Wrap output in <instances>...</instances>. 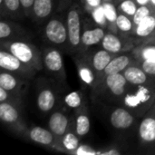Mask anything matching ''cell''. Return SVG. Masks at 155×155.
I'll list each match as a JSON object with an SVG mask.
<instances>
[{"label": "cell", "instance_id": "obj_1", "mask_svg": "<svg viewBox=\"0 0 155 155\" xmlns=\"http://www.w3.org/2000/svg\"><path fill=\"white\" fill-rule=\"evenodd\" d=\"M1 48L7 50L24 64L37 72L44 67L43 54L36 46L24 40H2Z\"/></svg>", "mask_w": 155, "mask_h": 155}, {"label": "cell", "instance_id": "obj_2", "mask_svg": "<svg viewBox=\"0 0 155 155\" xmlns=\"http://www.w3.org/2000/svg\"><path fill=\"white\" fill-rule=\"evenodd\" d=\"M124 106L134 114L143 115L155 104V86L151 84L137 85L134 91L124 96Z\"/></svg>", "mask_w": 155, "mask_h": 155}, {"label": "cell", "instance_id": "obj_3", "mask_svg": "<svg viewBox=\"0 0 155 155\" xmlns=\"http://www.w3.org/2000/svg\"><path fill=\"white\" fill-rule=\"evenodd\" d=\"M0 67L2 70L13 73L25 80L32 78L37 72L35 69L24 64L10 52L3 48L0 50Z\"/></svg>", "mask_w": 155, "mask_h": 155}, {"label": "cell", "instance_id": "obj_4", "mask_svg": "<svg viewBox=\"0 0 155 155\" xmlns=\"http://www.w3.org/2000/svg\"><path fill=\"white\" fill-rule=\"evenodd\" d=\"M66 27L68 32V45L72 49H78L82 45L81 15L76 6H73L66 15Z\"/></svg>", "mask_w": 155, "mask_h": 155}, {"label": "cell", "instance_id": "obj_5", "mask_svg": "<svg viewBox=\"0 0 155 155\" xmlns=\"http://www.w3.org/2000/svg\"><path fill=\"white\" fill-rule=\"evenodd\" d=\"M46 39L54 45H64L68 43V32L64 22L58 17L48 21L45 28Z\"/></svg>", "mask_w": 155, "mask_h": 155}, {"label": "cell", "instance_id": "obj_6", "mask_svg": "<svg viewBox=\"0 0 155 155\" xmlns=\"http://www.w3.org/2000/svg\"><path fill=\"white\" fill-rule=\"evenodd\" d=\"M43 63L45 68L57 79L64 80L65 71L62 54L56 48H47L43 54Z\"/></svg>", "mask_w": 155, "mask_h": 155}, {"label": "cell", "instance_id": "obj_7", "mask_svg": "<svg viewBox=\"0 0 155 155\" xmlns=\"http://www.w3.org/2000/svg\"><path fill=\"white\" fill-rule=\"evenodd\" d=\"M0 120L4 124L17 130H21L25 126L20 117L18 105L9 102L0 103Z\"/></svg>", "mask_w": 155, "mask_h": 155}, {"label": "cell", "instance_id": "obj_8", "mask_svg": "<svg viewBox=\"0 0 155 155\" xmlns=\"http://www.w3.org/2000/svg\"><path fill=\"white\" fill-rule=\"evenodd\" d=\"M134 115L126 107H118L114 109L110 115L112 126L117 130H126L132 127L134 123Z\"/></svg>", "mask_w": 155, "mask_h": 155}, {"label": "cell", "instance_id": "obj_9", "mask_svg": "<svg viewBox=\"0 0 155 155\" xmlns=\"http://www.w3.org/2000/svg\"><path fill=\"white\" fill-rule=\"evenodd\" d=\"M123 74L125 76L128 84L132 86H137L143 84L154 85L153 84L151 83V80H154L155 78L147 74L145 71L138 64H132L123 72Z\"/></svg>", "mask_w": 155, "mask_h": 155}, {"label": "cell", "instance_id": "obj_10", "mask_svg": "<svg viewBox=\"0 0 155 155\" xmlns=\"http://www.w3.org/2000/svg\"><path fill=\"white\" fill-rule=\"evenodd\" d=\"M25 79H23L5 70H2L0 74V87L16 96L22 94L24 90L23 85L25 83Z\"/></svg>", "mask_w": 155, "mask_h": 155}, {"label": "cell", "instance_id": "obj_11", "mask_svg": "<svg viewBox=\"0 0 155 155\" xmlns=\"http://www.w3.org/2000/svg\"><path fill=\"white\" fill-rule=\"evenodd\" d=\"M139 137L144 143H155V113H152V108L139 124Z\"/></svg>", "mask_w": 155, "mask_h": 155}, {"label": "cell", "instance_id": "obj_12", "mask_svg": "<svg viewBox=\"0 0 155 155\" xmlns=\"http://www.w3.org/2000/svg\"><path fill=\"white\" fill-rule=\"evenodd\" d=\"M104 82L110 93L117 97L124 95L128 85H130L123 73L107 75L104 77Z\"/></svg>", "mask_w": 155, "mask_h": 155}, {"label": "cell", "instance_id": "obj_13", "mask_svg": "<svg viewBox=\"0 0 155 155\" xmlns=\"http://www.w3.org/2000/svg\"><path fill=\"white\" fill-rule=\"evenodd\" d=\"M48 128L55 137L61 138L69 128V118L62 112H54L48 120Z\"/></svg>", "mask_w": 155, "mask_h": 155}, {"label": "cell", "instance_id": "obj_14", "mask_svg": "<svg viewBox=\"0 0 155 155\" xmlns=\"http://www.w3.org/2000/svg\"><path fill=\"white\" fill-rule=\"evenodd\" d=\"M133 60H135L132 54H116L113 57L111 62L108 64V65L104 70L103 74H104V77L113 74H118L123 73L129 65H131L134 62Z\"/></svg>", "mask_w": 155, "mask_h": 155}, {"label": "cell", "instance_id": "obj_15", "mask_svg": "<svg viewBox=\"0 0 155 155\" xmlns=\"http://www.w3.org/2000/svg\"><path fill=\"white\" fill-rule=\"evenodd\" d=\"M102 48L105 49L106 51L112 53V54H119L123 51H125L129 48H131L130 45L124 43L118 35L113 34V33H107L105 34L104 39L101 42Z\"/></svg>", "mask_w": 155, "mask_h": 155}, {"label": "cell", "instance_id": "obj_16", "mask_svg": "<svg viewBox=\"0 0 155 155\" xmlns=\"http://www.w3.org/2000/svg\"><path fill=\"white\" fill-rule=\"evenodd\" d=\"M28 136L34 143L45 146H52L55 140V136L50 130L40 126H35L30 129L28 132Z\"/></svg>", "mask_w": 155, "mask_h": 155}, {"label": "cell", "instance_id": "obj_17", "mask_svg": "<svg viewBox=\"0 0 155 155\" xmlns=\"http://www.w3.org/2000/svg\"><path fill=\"white\" fill-rule=\"evenodd\" d=\"M56 103L55 94L50 88H43L39 91L36 98L38 109L42 113H48L52 111Z\"/></svg>", "mask_w": 155, "mask_h": 155}, {"label": "cell", "instance_id": "obj_18", "mask_svg": "<svg viewBox=\"0 0 155 155\" xmlns=\"http://www.w3.org/2000/svg\"><path fill=\"white\" fill-rule=\"evenodd\" d=\"M75 64L77 67L79 77L82 82L86 85L94 86L96 83V76L94 73V70L92 67L91 64H87V62L82 59H75Z\"/></svg>", "mask_w": 155, "mask_h": 155}, {"label": "cell", "instance_id": "obj_19", "mask_svg": "<svg viewBox=\"0 0 155 155\" xmlns=\"http://www.w3.org/2000/svg\"><path fill=\"white\" fill-rule=\"evenodd\" d=\"M105 35L104 29L101 26L85 29L82 33V45L84 47L92 46L102 42Z\"/></svg>", "mask_w": 155, "mask_h": 155}, {"label": "cell", "instance_id": "obj_20", "mask_svg": "<svg viewBox=\"0 0 155 155\" xmlns=\"http://www.w3.org/2000/svg\"><path fill=\"white\" fill-rule=\"evenodd\" d=\"M116 55L114 54H112L105 49L102 48L98 51H96L92 58H91V65L94 68V70L97 73H102L105 69V67L108 65V64L111 62L113 57Z\"/></svg>", "mask_w": 155, "mask_h": 155}, {"label": "cell", "instance_id": "obj_21", "mask_svg": "<svg viewBox=\"0 0 155 155\" xmlns=\"http://www.w3.org/2000/svg\"><path fill=\"white\" fill-rule=\"evenodd\" d=\"M155 32V14H152L134 26V33L139 38H150Z\"/></svg>", "mask_w": 155, "mask_h": 155}, {"label": "cell", "instance_id": "obj_22", "mask_svg": "<svg viewBox=\"0 0 155 155\" xmlns=\"http://www.w3.org/2000/svg\"><path fill=\"white\" fill-rule=\"evenodd\" d=\"M54 10V0H35L32 14L35 19H46Z\"/></svg>", "mask_w": 155, "mask_h": 155}, {"label": "cell", "instance_id": "obj_23", "mask_svg": "<svg viewBox=\"0 0 155 155\" xmlns=\"http://www.w3.org/2000/svg\"><path fill=\"white\" fill-rule=\"evenodd\" d=\"M14 24H11L8 21L2 20L0 22V39L1 40H17L16 38H21L25 34L23 28L15 26L14 30Z\"/></svg>", "mask_w": 155, "mask_h": 155}, {"label": "cell", "instance_id": "obj_24", "mask_svg": "<svg viewBox=\"0 0 155 155\" xmlns=\"http://www.w3.org/2000/svg\"><path fill=\"white\" fill-rule=\"evenodd\" d=\"M133 56L135 61L141 63L144 61H155V45L146 44L133 50Z\"/></svg>", "mask_w": 155, "mask_h": 155}, {"label": "cell", "instance_id": "obj_25", "mask_svg": "<svg viewBox=\"0 0 155 155\" xmlns=\"http://www.w3.org/2000/svg\"><path fill=\"white\" fill-rule=\"evenodd\" d=\"M61 144L64 150L69 153H74L79 145L78 135L72 131H67L61 137Z\"/></svg>", "mask_w": 155, "mask_h": 155}, {"label": "cell", "instance_id": "obj_26", "mask_svg": "<svg viewBox=\"0 0 155 155\" xmlns=\"http://www.w3.org/2000/svg\"><path fill=\"white\" fill-rule=\"evenodd\" d=\"M90 119L85 113H81L75 119V134L80 136H85L90 132Z\"/></svg>", "mask_w": 155, "mask_h": 155}, {"label": "cell", "instance_id": "obj_27", "mask_svg": "<svg viewBox=\"0 0 155 155\" xmlns=\"http://www.w3.org/2000/svg\"><path fill=\"white\" fill-rule=\"evenodd\" d=\"M115 26L119 31L124 34L132 33V31L134 29V24L133 22V19H130L129 15L124 13L118 14V16L115 21Z\"/></svg>", "mask_w": 155, "mask_h": 155}, {"label": "cell", "instance_id": "obj_28", "mask_svg": "<svg viewBox=\"0 0 155 155\" xmlns=\"http://www.w3.org/2000/svg\"><path fill=\"white\" fill-rule=\"evenodd\" d=\"M64 101L65 105L72 109H77L83 105V96L79 92L76 91L66 94L64 98Z\"/></svg>", "mask_w": 155, "mask_h": 155}, {"label": "cell", "instance_id": "obj_29", "mask_svg": "<svg viewBox=\"0 0 155 155\" xmlns=\"http://www.w3.org/2000/svg\"><path fill=\"white\" fill-rule=\"evenodd\" d=\"M0 5L2 10L5 8L6 12L11 15L21 13L23 10L20 0H0Z\"/></svg>", "mask_w": 155, "mask_h": 155}, {"label": "cell", "instance_id": "obj_30", "mask_svg": "<svg viewBox=\"0 0 155 155\" xmlns=\"http://www.w3.org/2000/svg\"><path fill=\"white\" fill-rule=\"evenodd\" d=\"M152 15V9L151 7L146 5H139L135 14L133 16V22L134 24V26L139 25L143 19H145L147 16Z\"/></svg>", "mask_w": 155, "mask_h": 155}, {"label": "cell", "instance_id": "obj_31", "mask_svg": "<svg viewBox=\"0 0 155 155\" xmlns=\"http://www.w3.org/2000/svg\"><path fill=\"white\" fill-rule=\"evenodd\" d=\"M138 8V4L135 2V0H123L119 5V9L122 13L129 15L134 16L136 10Z\"/></svg>", "mask_w": 155, "mask_h": 155}, {"label": "cell", "instance_id": "obj_32", "mask_svg": "<svg viewBox=\"0 0 155 155\" xmlns=\"http://www.w3.org/2000/svg\"><path fill=\"white\" fill-rule=\"evenodd\" d=\"M103 6H104V14H105V17L107 19V21L111 24H115L116 18L118 16V12L115 8V6L109 2L103 3Z\"/></svg>", "mask_w": 155, "mask_h": 155}, {"label": "cell", "instance_id": "obj_33", "mask_svg": "<svg viewBox=\"0 0 155 155\" xmlns=\"http://www.w3.org/2000/svg\"><path fill=\"white\" fill-rule=\"evenodd\" d=\"M92 16L94 21L101 26H104L107 24V19L105 17V14H104V6L103 4L101 5H99L98 7L93 9L92 11Z\"/></svg>", "mask_w": 155, "mask_h": 155}, {"label": "cell", "instance_id": "obj_34", "mask_svg": "<svg viewBox=\"0 0 155 155\" xmlns=\"http://www.w3.org/2000/svg\"><path fill=\"white\" fill-rule=\"evenodd\" d=\"M140 66L147 74L155 78V61H144L140 63Z\"/></svg>", "mask_w": 155, "mask_h": 155}, {"label": "cell", "instance_id": "obj_35", "mask_svg": "<svg viewBox=\"0 0 155 155\" xmlns=\"http://www.w3.org/2000/svg\"><path fill=\"white\" fill-rule=\"evenodd\" d=\"M74 153H75V154L77 155H95L97 154V152L94 151L90 146H87V145H80Z\"/></svg>", "mask_w": 155, "mask_h": 155}, {"label": "cell", "instance_id": "obj_36", "mask_svg": "<svg viewBox=\"0 0 155 155\" xmlns=\"http://www.w3.org/2000/svg\"><path fill=\"white\" fill-rule=\"evenodd\" d=\"M20 2H21L22 8H23V12L25 13V15L28 16L32 13L35 0H20Z\"/></svg>", "mask_w": 155, "mask_h": 155}, {"label": "cell", "instance_id": "obj_37", "mask_svg": "<svg viewBox=\"0 0 155 155\" xmlns=\"http://www.w3.org/2000/svg\"><path fill=\"white\" fill-rule=\"evenodd\" d=\"M85 3L89 8L94 9L102 5V0H85Z\"/></svg>", "mask_w": 155, "mask_h": 155}, {"label": "cell", "instance_id": "obj_38", "mask_svg": "<svg viewBox=\"0 0 155 155\" xmlns=\"http://www.w3.org/2000/svg\"><path fill=\"white\" fill-rule=\"evenodd\" d=\"M97 154L100 155H115L120 154V152L117 150H110V151H106V152H97Z\"/></svg>", "mask_w": 155, "mask_h": 155}, {"label": "cell", "instance_id": "obj_39", "mask_svg": "<svg viewBox=\"0 0 155 155\" xmlns=\"http://www.w3.org/2000/svg\"><path fill=\"white\" fill-rule=\"evenodd\" d=\"M138 5H146L151 4V0H135Z\"/></svg>", "mask_w": 155, "mask_h": 155}, {"label": "cell", "instance_id": "obj_40", "mask_svg": "<svg viewBox=\"0 0 155 155\" xmlns=\"http://www.w3.org/2000/svg\"><path fill=\"white\" fill-rule=\"evenodd\" d=\"M154 42V45H155V32H154V34H153V39H149L148 40V43H151L152 44V42Z\"/></svg>", "mask_w": 155, "mask_h": 155}, {"label": "cell", "instance_id": "obj_41", "mask_svg": "<svg viewBox=\"0 0 155 155\" xmlns=\"http://www.w3.org/2000/svg\"><path fill=\"white\" fill-rule=\"evenodd\" d=\"M151 5L155 6V0H151Z\"/></svg>", "mask_w": 155, "mask_h": 155}, {"label": "cell", "instance_id": "obj_42", "mask_svg": "<svg viewBox=\"0 0 155 155\" xmlns=\"http://www.w3.org/2000/svg\"><path fill=\"white\" fill-rule=\"evenodd\" d=\"M104 1H106V2H109V1H111V0H104Z\"/></svg>", "mask_w": 155, "mask_h": 155}]
</instances>
